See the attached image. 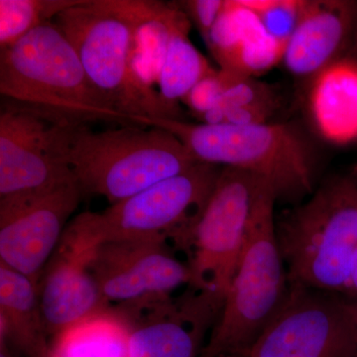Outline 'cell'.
I'll return each instance as SVG.
<instances>
[{
  "label": "cell",
  "mask_w": 357,
  "mask_h": 357,
  "mask_svg": "<svg viewBox=\"0 0 357 357\" xmlns=\"http://www.w3.org/2000/svg\"><path fill=\"white\" fill-rule=\"evenodd\" d=\"M0 51L4 100L58 123L132 126L91 84L76 50L54 21Z\"/></svg>",
  "instance_id": "cell-1"
},
{
  "label": "cell",
  "mask_w": 357,
  "mask_h": 357,
  "mask_svg": "<svg viewBox=\"0 0 357 357\" xmlns=\"http://www.w3.org/2000/svg\"><path fill=\"white\" fill-rule=\"evenodd\" d=\"M139 123L174 134L197 161L239 169L264 178L277 199L297 201L314 191L316 149L297 124L210 126L157 117H143Z\"/></svg>",
  "instance_id": "cell-2"
},
{
  "label": "cell",
  "mask_w": 357,
  "mask_h": 357,
  "mask_svg": "<svg viewBox=\"0 0 357 357\" xmlns=\"http://www.w3.org/2000/svg\"><path fill=\"white\" fill-rule=\"evenodd\" d=\"M64 151L83 194L102 196L110 204L199 162L166 129L133 124L100 132L89 126H66Z\"/></svg>",
  "instance_id": "cell-3"
},
{
  "label": "cell",
  "mask_w": 357,
  "mask_h": 357,
  "mask_svg": "<svg viewBox=\"0 0 357 357\" xmlns=\"http://www.w3.org/2000/svg\"><path fill=\"white\" fill-rule=\"evenodd\" d=\"M289 284L344 294L357 250V178L335 176L276 222Z\"/></svg>",
  "instance_id": "cell-4"
},
{
  "label": "cell",
  "mask_w": 357,
  "mask_h": 357,
  "mask_svg": "<svg viewBox=\"0 0 357 357\" xmlns=\"http://www.w3.org/2000/svg\"><path fill=\"white\" fill-rule=\"evenodd\" d=\"M274 190L262 192L217 323L199 357H248L287 299V269L276 236Z\"/></svg>",
  "instance_id": "cell-5"
},
{
  "label": "cell",
  "mask_w": 357,
  "mask_h": 357,
  "mask_svg": "<svg viewBox=\"0 0 357 357\" xmlns=\"http://www.w3.org/2000/svg\"><path fill=\"white\" fill-rule=\"evenodd\" d=\"M54 22L74 47L89 82L117 112L136 126L143 117L162 119L158 105L134 79L132 24L122 0H82Z\"/></svg>",
  "instance_id": "cell-6"
},
{
  "label": "cell",
  "mask_w": 357,
  "mask_h": 357,
  "mask_svg": "<svg viewBox=\"0 0 357 357\" xmlns=\"http://www.w3.org/2000/svg\"><path fill=\"white\" fill-rule=\"evenodd\" d=\"M268 187L271 185L255 174L222 167L215 189L188 237L185 248L190 253L191 286L222 309L253 210Z\"/></svg>",
  "instance_id": "cell-7"
},
{
  "label": "cell",
  "mask_w": 357,
  "mask_h": 357,
  "mask_svg": "<svg viewBox=\"0 0 357 357\" xmlns=\"http://www.w3.org/2000/svg\"><path fill=\"white\" fill-rule=\"evenodd\" d=\"M222 167L197 162L190 168L96 213L102 241L173 238L185 248Z\"/></svg>",
  "instance_id": "cell-8"
},
{
  "label": "cell",
  "mask_w": 357,
  "mask_h": 357,
  "mask_svg": "<svg viewBox=\"0 0 357 357\" xmlns=\"http://www.w3.org/2000/svg\"><path fill=\"white\" fill-rule=\"evenodd\" d=\"M357 300L290 285L248 357H356Z\"/></svg>",
  "instance_id": "cell-9"
},
{
  "label": "cell",
  "mask_w": 357,
  "mask_h": 357,
  "mask_svg": "<svg viewBox=\"0 0 357 357\" xmlns=\"http://www.w3.org/2000/svg\"><path fill=\"white\" fill-rule=\"evenodd\" d=\"M95 217L96 213L86 211L70 220L37 284L49 337H58L112 310L89 269L93 249L100 243Z\"/></svg>",
  "instance_id": "cell-10"
},
{
  "label": "cell",
  "mask_w": 357,
  "mask_h": 357,
  "mask_svg": "<svg viewBox=\"0 0 357 357\" xmlns=\"http://www.w3.org/2000/svg\"><path fill=\"white\" fill-rule=\"evenodd\" d=\"M66 126L2 98L0 199L76 182L65 159Z\"/></svg>",
  "instance_id": "cell-11"
},
{
  "label": "cell",
  "mask_w": 357,
  "mask_h": 357,
  "mask_svg": "<svg viewBox=\"0 0 357 357\" xmlns=\"http://www.w3.org/2000/svg\"><path fill=\"white\" fill-rule=\"evenodd\" d=\"M164 239L102 241L93 249L89 269L112 306L142 307L169 299L192 283L189 265L171 253Z\"/></svg>",
  "instance_id": "cell-12"
},
{
  "label": "cell",
  "mask_w": 357,
  "mask_h": 357,
  "mask_svg": "<svg viewBox=\"0 0 357 357\" xmlns=\"http://www.w3.org/2000/svg\"><path fill=\"white\" fill-rule=\"evenodd\" d=\"M83 195L72 182L0 199V262L37 285Z\"/></svg>",
  "instance_id": "cell-13"
},
{
  "label": "cell",
  "mask_w": 357,
  "mask_h": 357,
  "mask_svg": "<svg viewBox=\"0 0 357 357\" xmlns=\"http://www.w3.org/2000/svg\"><path fill=\"white\" fill-rule=\"evenodd\" d=\"M114 311L128 328L126 357H199L204 335L217 323L222 307L197 292L178 303L169 298Z\"/></svg>",
  "instance_id": "cell-14"
},
{
  "label": "cell",
  "mask_w": 357,
  "mask_h": 357,
  "mask_svg": "<svg viewBox=\"0 0 357 357\" xmlns=\"http://www.w3.org/2000/svg\"><path fill=\"white\" fill-rule=\"evenodd\" d=\"M356 32L357 1L304 0L282 63L294 77L310 84L344 58V51Z\"/></svg>",
  "instance_id": "cell-15"
},
{
  "label": "cell",
  "mask_w": 357,
  "mask_h": 357,
  "mask_svg": "<svg viewBox=\"0 0 357 357\" xmlns=\"http://www.w3.org/2000/svg\"><path fill=\"white\" fill-rule=\"evenodd\" d=\"M307 112L314 130L335 144L357 140V61L342 58L309 84Z\"/></svg>",
  "instance_id": "cell-16"
},
{
  "label": "cell",
  "mask_w": 357,
  "mask_h": 357,
  "mask_svg": "<svg viewBox=\"0 0 357 357\" xmlns=\"http://www.w3.org/2000/svg\"><path fill=\"white\" fill-rule=\"evenodd\" d=\"M124 10L132 24L130 65L136 84L149 100L158 105L160 73L170 39L177 3L150 0H122Z\"/></svg>",
  "instance_id": "cell-17"
},
{
  "label": "cell",
  "mask_w": 357,
  "mask_h": 357,
  "mask_svg": "<svg viewBox=\"0 0 357 357\" xmlns=\"http://www.w3.org/2000/svg\"><path fill=\"white\" fill-rule=\"evenodd\" d=\"M0 337L26 357H54L37 285L0 262Z\"/></svg>",
  "instance_id": "cell-18"
},
{
  "label": "cell",
  "mask_w": 357,
  "mask_h": 357,
  "mask_svg": "<svg viewBox=\"0 0 357 357\" xmlns=\"http://www.w3.org/2000/svg\"><path fill=\"white\" fill-rule=\"evenodd\" d=\"M191 26L187 15L178 6L157 86L164 119L185 121L180 103L195 84L213 70L190 39Z\"/></svg>",
  "instance_id": "cell-19"
},
{
  "label": "cell",
  "mask_w": 357,
  "mask_h": 357,
  "mask_svg": "<svg viewBox=\"0 0 357 357\" xmlns=\"http://www.w3.org/2000/svg\"><path fill=\"white\" fill-rule=\"evenodd\" d=\"M82 0H0V50Z\"/></svg>",
  "instance_id": "cell-20"
},
{
  "label": "cell",
  "mask_w": 357,
  "mask_h": 357,
  "mask_svg": "<svg viewBox=\"0 0 357 357\" xmlns=\"http://www.w3.org/2000/svg\"><path fill=\"white\" fill-rule=\"evenodd\" d=\"M257 16L264 31L286 47L300 20L304 0H241Z\"/></svg>",
  "instance_id": "cell-21"
},
{
  "label": "cell",
  "mask_w": 357,
  "mask_h": 357,
  "mask_svg": "<svg viewBox=\"0 0 357 357\" xmlns=\"http://www.w3.org/2000/svg\"><path fill=\"white\" fill-rule=\"evenodd\" d=\"M222 70L225 86L222 102L218 107L243 105H276L280 107L276 89L270 84L257 81L255 77Z\"/></svg>",
  "instance_id": "cell-22"
},
{
  "label": "cell",
  "mask_w": 357,
  "mask_h": 357,
  "mask_svg": "<svg viewBox=\"0 0 357 357\" xmlns=\"http://www.w3.org/2000/svg\"><path fill=\"white\" fill-rule=\"evenodd\" d=\"M279 107L276 105L218 107L195 117L198 119L199 123L210 126H256L271 122Z\"/></svg>",
  "instance_id": "cell-23"
},
{
  "label": "cell",
  "mask_w": 357,
  "mask_h": 357,
  "mask_svg": "<svg viewBox=\"0 0 357 357\" xmlns=\"http://www.w3.org/2000/svg\"><path fill=\"white\" fill-rule=\"evenodd\" d=\"M225 79L222 69H213L185 96L182 103L187 105L194 116L215 109L222 102Z\"/></svg>",
  "instance_id": "cell-24"
},
{
  "label": "cell",
  "mask_w": 357,
  "mask_h": 357,
  "mask_svg": "<svg viewBox=\"0 0 357 357\" xmlns=\"http://www.w3.org/2000/svg\"><path fill=\"white\" fill-rule=\"evenodd\" d=\"M177 4L206 43L225 8V0H185Z\"/></svg>",
  "instance_id": "cell-25"
},
{
  "label": "cell",
  "mask_w": 357,
  "mask_h": 357,
  "mask_svg": "<svg viewBox=\"0 0 357 357\" xmlns=\"http://www.w3.org/2000/svg\"><path fill=\"white\" fill-rule=\"evenodd\" d=\"M345 295L357 300V250L354 256V259H352L351 270H349Z\"/></svg>",
  "instance_id": "cell-26"
},
{
  "label": "cell",
  "mask_w": 357,
  "mask_h": 357,
  "mask_svg": "<svg viewBox=\"0 0 357 357\" xmlns=\"http://www.w3.org/2000/svg\"><path fill=\"white\" fill-rule=\"evenodd\" d=\"M0 357H14L10 345L4 337H0Z\"/></svg>",
  "instance_id": "cell-27"
},
{
  "label": "cell",
  "mask_w": 357,
  "mask_h": 357,
  "mask_svg": "<svg viewBox=\"0 0 357 357\" xmlns=\"http://www.w3.org/2000/svg\"><path fill=\"white\" fill-rule=\"evenodd\" d=\"M354 175L357 178V166L356 167V170H354Z\"/></svg>",
  "instance_id": "cell-28"
},
{
  "label": "cell",
  "mask_w": 357,
  "mask_h": 357,
  "mask_svg": "<svg viewBox=\"0 0 357 357\" xmlns=\"http://www.w3.org/2000/svg\"><path fill=\"white\" fill-rule=\"evenodd\" d=\"M356 357H357V356H356Z\"/></svg>",
  "instance_id": "cell-29"
}]
</instances>
